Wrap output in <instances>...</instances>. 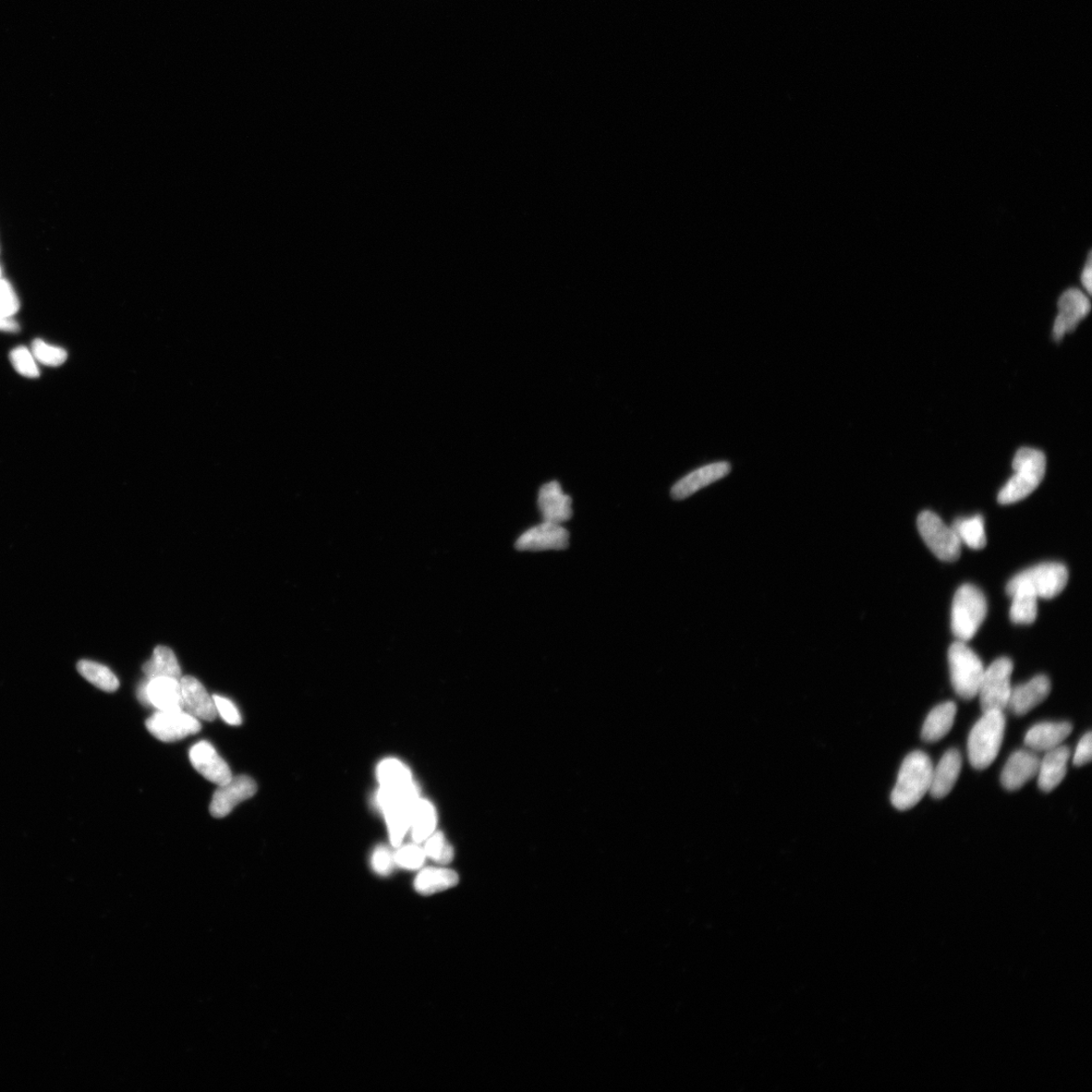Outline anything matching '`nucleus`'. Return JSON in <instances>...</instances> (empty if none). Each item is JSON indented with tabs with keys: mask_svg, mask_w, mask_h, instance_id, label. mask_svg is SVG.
Here are the masks:
<instances>
[{
	"mask_svg": "<svg viewBox=\"0 0 1092 1092\" xmlns=\"http://www.w3.org/2000/svg\"><path fill=\"white\" fill-rule=\"evenodd\" d=\"M1040 758L1034 752L1019 749L1007 760L1001 781L1009 791H1017L1038 775Z\"/></svg>",
	"mask_w": 1092,
	"mask_h": 1092,
	"instance_id": "17",
	"label": "nucleus"
},
{
	"mask_svg": "<svg viewBox=\"0 0 1092 1092\" xmlns=\"http://www.w3.org/2000/svg\"><path fill=\"white\" fill-rule=\"evenodd\" d=\"M31 351L36 361L49 367H59L67 359V352L63 348L48 344L40 339L35 340Z\"/></svg>",
	"mask_w": 1092,
	"mask_h": 1092,
	"instance_id": "32",
	"label": "nucleus"
},
{
	"mask_svg": "<svg viewBox=\"0 0 1092 1092\" xmlns=\"http://www.w3.org/2000/svg\"><path fill=\"white\" fill-rule=\"evenodd\" d=\"M951 682L959 697L975 698L986 669L978 655L964 641L957 640L948 652Z\"/></svg>",
	"mask_w": 1092,
	"mask_h": 1092,
	"instance_id": "5",
	"label": "nucleus"
},
{
	"mask_svg": "<svg viewBox=\"0 0 1092 1092\" xmlns=\"http://www.w3.org/2000/svg\"><path fill=\"white\" fill-rule=\"evenodd\" d=\"M457 874L444 868H428L421 871L415 879V889L422 895H432L455 888L458 883Z\"/></svg>",
	"mask_w": 1092,
	"mask_h": 1092,
	"instance_id": "25",
	"label": "nucleus"
},
{
	"mask_svg": "<svg viewBox=\"0 0 1092 1092\" xmlns=\"http://www.w3.org/2000/svg\"><path fill=\"white\" fill-rule=\"evenodd\" d=\"M371 864L380 875H388L396 864L395 856L386 847H379L372 855Z\"/></svg>",
	"mask_w": 1092,
	"mask_h": 1092,
	"instance_id": "37",
	"label": "nucleus"
},
{
	"mask_svg": "<svg viewBox=\"0 0 1092 1092\" xmlns=\"http://www.w3.org/2000/svg\"><path fill=\"white\" fill-rule=\"evenodd\" d=\"M436 827V811L428 800L418 799L413 808L411 827L412 836L416 843L427 840Z\"/></svg>",
	"mask_w": 1092,
	"mask_h": 1092,
	"instance_id": "28",
	"label": "nucleus"
},
{
	"mask_svg": "<svg viewBox=\"0 0 1092 1092\" xmlns=\"http://www.w3.org/2000/svg\"><path fill=\"white\" fill-rule=\"evenodd\" d=\"M917 528L922 539L934 555L944 562H955L961 555L962 542L952 526L933 512L925 511L917 518Z\"/></svg>",
	"mask_w": 1092,
	"mask_h": 1092,
	"instance_id": "7",
	"label": "nucleus"
},
{
	"mask_svg": "<svg viewBox=\"0 0 1092 1092\" xmlns=\"http://www.w3.org/2000/svg\"><path fill=\"white\" fill-rule=\"evenodd\" d=\"M179 681L184 710L199 721H214L217 716L214 699L199 679L186 676L181 677Z\"/></svg>",
	"mask_w": 1092,
	"mask_h": 1092,
	"instance_id": "16",
	"label": "nucleus"
},
{
	"mask_svg": "<svg viewBox=\"0 0 1092 1092\" xmlns=\"http://www.w3.org/2000/svg\"><path fill=\"white\" fill-rule=\"evenodd\" d=\"M1051 692V682L1047 676L1038 675L1028 683L1012 688L1007 707L1017 716H1023L1034 709L1043 700H1046Z\"/></svg>",
	"mask_w": 1092,
	"mask_h": 1092,
	"instance_id": "18",
	"label": "nucleus"
},
{
	"mask_svg": "<svg viewBox=\"0 0 1092 1092\" xmlns=\"http://www.w3.org/2000/svg\"><path fill=\"white\" fill-rule=\"evenodd\" d=\"M424 852L441 865H447L454 860V848L448 843L442 833H433L425 845Z\"/></svg>",
	"mask_w": 1092,
	"mask_h": 1092,
	"instance_id": "31",
	"label": "nucleus"
},
{
	"mask_svg": "<svg viewBox=\"0 0 1092 1092\" xmlns=\"http://www.w3.org/2000/svg\"><path fill=\"white\" fill-rule=\"evenodd\" d=\"M957 706L948 701L939 704L928 715L922 726L921 738L927 743H936L949 734L954 725Z\"/></svg>",
	"mask_w": 1092,
	"mask_h": 1092,
	"instance_id": "24",
	"label": "nucleus"
},
{
	"mask_svg": "<svg viewBox=\"0 0 1092 1092\" xmlns=\"http://www.w3.org/2000/svg\"><path fill=\"white\" fill-rule=\"evenodd\" d=\"M1059 313L1055 319L1053 337L1061 342L1064 335L1073 332L1091 310L1089 298L1078 288L1064 291L1058 301Z\"/></svg>",
	"mask_w": 1092,
	"mask_h": 1092,
	"instance_id": "10",
	"label": "nucleus"
},
{
	"mask_svg": "<svg viewBox=\"0 0 1092 1092\" xmlns=\"http://www.w3.org/2000/svg\"><path fill=\"white\" fill-rule=\"evenodd\" d=\"M20 308L19 300L10 285L0 279V315L11 317Z\"/></svg>",
	"mask_w": 1092,
	"mask_h": 1092,
	"instance_id": "36",
	"label": "nucleus"
},
{
	"mask_svg": "<svg viewBox=\"0 0 1092 1092\" xmlns=\"http://www.w3.org/2000/svg\"><path fill=\"white\" fill-rule=\"evenodd\" d=\"M952 527L959 539L970 549L979 551L986 548L987 539L985 519L981 515L957 519Z\"/></svg>",
	"mask_w": 1092,
	"mask_h": 1092,
	"instance_id": "27",
	"label": "nucleus"
},
{
	"mask_svg": "<svg viewBox=\"0 0 1092 1092\" xmlns=\"http://www.w3.org/2000/svg\"><path fill=\"white\" fill-rule=\"evenodd\" d=\"M962 768V757L957 749L946 750L938 766L932 769L929 792L933 798L942 799L954 788Z\"/></svg>",
	"mask_w": 1092,
	"mask_h": 1092,
	"instance_id": "21",
	"label": "nucleus"
},
{
	"mask_svg": "<svg viewBox=\"0 0 1092 1092\" xmlns=\"http://www.w3.org/2000/svg\"><path fill=\"white\" fill-rule=\"evenodd\" d=\"M10 361L16 371L26 378L35 379L40 375L36 360L26 347H18L11 351Z\"/></svg>",
	"mask_w": 1092,
	"mask_h": 1092,
	"instance_id": "33",
	"label": "nucleus"
},
{
	"mask_svg": "<svg viewBox=\"0 0 1092 1092\" xmlns=\"http://www.w3.org/2000/svg\"><path fill=\"white\" fill-rule=\"evenodd\" d=\"M987 614L985 595L975 586L965 584L955 594L951 626L958 640L968 641L977 634Z\"/></svg>",
	"mask_w": 1092,
	"mask_h": 1092,
	"instance_id": "4",
	"label": "nucleus"
},
{
	"mask_svg": "<svg viewBox=\"0 0 1092 1092\" xmlns=\"http://www.w3.org/2000/svg\"><path fill=\"white\" fill-rule=\"evenodd\" d=\"M213 699L217 714L225 722L233 726L242 724L241 714L232 701L217 695H214Z\"/></svg>",
	"mask_w": 1092,
	"mask_h": 1092,
	"instance_id": "35",
	"label": "nucleus"
},
{
	"mask_svg": "<svg viewBox=\"0 0 1092 1092\" xmlns=\"http://www.w3.org/2000/svg\"><path fill=\"white\" fill-rule=\"evenodd\" d=\"M148 732L164 743H174L202 730L199 720L185 710L157 711L146 721Z\"/></svg>",
	"mask_w": 1092,
	"mask_h": 1092,
	"instance_id": "8",
	"label": "nucleus"
},
{
	"mask_svg": "<svg viewBox=\"0 0 1092 1092\" xmlns=\"http://www.w3.org/2000/svg\"><path fill=\"white\" fill-rule=\"evenodd\" d=\"M731 470L732 466L726 461L704 466L676 483L671 492L672 497L675 500H684L707 485L723 479Z\"/></svg>",
	"mask_w": 1092,
	"mask_h": 1092,
	"instance_id": "19",
	"label": "nucleus"
},
{
	"mask_svg": "<svg viewBox=\"0 0 1092 1092\" xmlns=\"http://www.w3.org/2000/svg\"><path fill=\"white\" fill-rule=\"evenodd\" d=\"M572 497L565 494L560 483L553 481L542 485L539 493V508L543 521L565 524L573 516Z\"/></svg>",
	"mask_w": 1092,
	"mask_h": 1092,
	"instance_id": "15",
	"label": "nucleus"
},
{
	"mask_svg": "<svg viewBox=\"0 0 1092 1092\" xmlns=\"http://www.w3.org/2000/svg\"><path fill=\"white\" fill-rule=\"evenodd\" d=\"M1068 570L1059 563H1043L1023 570L1011 581L1026 582L1038 598L1053 599L1065 589Z\"/></svg>",
	"mask_w": 1092,
	"mask_h": 1092,
	"instance_id": "9",
	"label": "nucleus"
},
{
	"mask_svg": "<svg viewBox=\"0 0 1092 1092\" xmlns=\"http://www.w3.org/2000/svg\"><path fill=\"white\" fill-rule=\"evenodd\" d=\"M258 792V784L251 777L240 775L232 777L228 783L218 786L215 791L210 805L211 815L215 819H223L230 815L238 805Z\"/></svg>",
	"mask_w": 1092,
	"mask_h": 1092,
	"instance_id": "12",
	"label": "nucleus"
},
{
	"mask_svg": "<svg viewBox=\"0 0 1092 1092\" xmlns=\"http://www.w3.org/2000/svg\"><path fill=\"white\" fill-rule=\"evenodd\" d=\"M1046 465L1045 454L1038 449L1029 447L1019 449L1013 463L1015 475L999 493V503L1014 504L1033 493L1045 477Z\"/></svg>",
	"mask_w": 1092,
	"mask_h": 1092,
	"instance_id": "2",
	"label": "nucleus"
},
{
	"mask_svg": "<svg viewBox=\"0 0 1092 1092\" xmlns=\"http://www.w3.org/2000/svg\"><path fill=\"white\" fill-rule=\"evenodd\" d=\"M78 673L96 688L112 693L119 687V679L107 666L90 660L77 664Z\"/></svg>",
	"mask_w": 1092,
	"mask_h": 1092,
	"instance_id": "29",
	"label": "nucleus"
},
{
	"mask_svg": "<svg viewBox=\"0 0 1092 1092\" xmlns=\"http://www.w3.org/2000/svg\"><path fill=\"white\" fill-rule=\"evenodd\" d=\"M143 671L148 679L181 678V669L175 652L163 646L154 650L152 659L143 665Z\"/></svg>",
	"mask_w": 1092,
	"mask_h": 1092,
	"instance_id": "26",
	"label": "nucleus"
},
{
	"mask_svg": "<svg viewBox=\"0 0 1092 1092\" xmlns=\"http://www.w3.org/2000/svg\"><path fill=\"white\" fill-rule=\"evenodd\" d=\"M1092 758V734L1088 732L1085 734L1077 746L1075 755L1073 758V764L1076 767L1085 766V764L1091 762Z\"/></svg>",
	"mask_w": 1092,
	"mask_h": 1092,
	"instance_id": "38",
	"label": "nucleus"
},
{
	"mask_svg": "<svg viewBox=\"0 0 1092 1092\" xmlns=\"http://www.w3.org/2000/svg\"><path fill=\"white\" fill-rule=\"evenodd\" d=\"M932 763L924 751L916 750L904 759L891 793V804L898 810L916 806L930 791Z\"/></svg>",
	"mask_w": 1092,
	"mask_h": 1092,
	"instance_id": "1",
	"label": "nucleus"
},
{
	"mask_svg": "<svg viewBox=\"0 0 1092 1092\" xmlns=\"http://www.w3.org/2000/svg\"><path fill=\"white\" fill-rule=\"evenodd\" d=\"M1071 756V749L1059 746L1047 751L1040 761L1038 785L1043 792H1051L1065 778L1067 763Z\"/></svg>",
	"mask_w": 1092,
	"mask_h": 1092,
	"instance_id": "22",
	"label": "nucleus"
},
{
	"mask_svg": "<svg viewBox=\"0 0 1092 1092\" xmlns=\"http://www.w3.org/2000/svg\"><path fill=\"white\" fill-rule=\"evenodd\" d=\"M1013 670V661L1004 657L994 661L986 670L978 693L983 712L1003 711L1007 707Z\"/></svg>",
	"mask_w": 1092,
	"mask_h": 1092,
	"instance_id": "6",
	"label": "nucleus"
},
{
	"mask_svg": "<svg viewBox=\"0 0 1092 1092\" xmlns=\"http://www.w3.org/2000/svg\"><path fill=\"white\" fill-rule=\"evenodd\" d=\"M138 698L144 706L158 711L184 710L179 679L172 678L148 679L138 690Z\"/></svg>",
	"mask_w": 1092,
	"mask_h": 1092,
	"instance_id": "11",
	"label": "nucleus"
},
{
	"mask_svg": "<svg viewBox=\"0 0 1092 1092\" xmlns=\"http://www.w3.org/2000/svg\"><path fill=\"white\" fill-rule=\"evenodd\" d=\"M1002 711H988L975 723L968 737V758L976 770L987 769L997 759L1005 731Z\"/></svg>",
	"mask_w": 1092,
	"mask_h": 1092,
	"instance_id": "3",
	"label": "nucleus"
},
{
	"mask_svg": "<svg viewBox=\"0 0 1092 1092\" xmlns=\"http://www.w3.org/2000/svg\"><path fill=\"white\" fill-rule=\"evenodd\" d=\"M19 329L20 326L17 321L11 317H7V315H0V331L17 332Z\"/></svg>",
	"mask_w": 1092,
	"mask_h": 1092,
	"instance_id": "40",
	"label": "nucleus"
},
{
	"mask_svg": "<svg viewBox=\"0 0 1092 1092\" xmlns=\"http://www.w3.org/2000/svg\"><path fill=\"white\" fill-rule=\"evenodd\" d=\"M1006 594L1013 599L1010 617L1015 624H1031L1038 615V596L1026 582L1010 581Z\"/></svg>",
	"mask_w": 1092,
	"mask_h": 1092,
	"instance_id": "20",
	"label": "nucleus"
},
{
	"mask_svg": "<svg viewBox=\"0 0 1092 1092\" xmlns=\"http://www.w3.org/2000/svg\"><path fill=\"white\" fill-rule=\"evenodd\" d=\"M1072 731L1071 722L1038 723L1027 733L1025 745L1037 751H1048L1059 747Z\"/></svg>",
	"mask_w": 1092,
	"mask_h": 1092,
	"instance_id": "23",
	"label": "nucleus"
},
{
	"mask_svg": "<svg viewBox=\"0 0 1092 1092\" xmlns=\"http://www.w3.org/2000/svg\"><path fill=\"white\" fill-rule=\"evenodd\" d=\"M189 760L192 767L203 778L217 786L224 785L232 779L233 775L228 763L217 754L213 745L205 740L191 747Z\"/></svg>",
	"mask_w": 1092,
	"mask_h": 1092,
	"instance_id": "14",
	"label": "nucleus"
},
{
	"mask_svg": "<svg viewBox=\"0 0 1092 1092\" xmlns=\"http://www.w3.org/2000/svg\"><path fill=\"white\" fill-rule=\"evenodd\" d=\"M568 539L569 534L562 525L543 521L522 534L515 546L521 552L560 551L567 548Z\"/></svg>",
	"mask_w": 1092,
	"mask_h": 1092,
	"instance_id": "13",
	"label": "nucleus"
},
{
	"mask_svg": "<svg viewBox=\"0 0 1092 1092\" xmlns=\"http://www.w3.org/2000/svg\"><path fill=\"white\" fill-rule=\"evenodd\" d=\"M1080 279H1082V284H1083V286H1084V287H1085V288L1086 289L1087 293L1090 295V294H1091V290H1092V264H1091V252H1089V253H1088V255H1087V260H1086V262H1085V267H1084V270H1083V273H1082V276H1080Z\"/></svg>",
	"mask_w": 1092,
	"mask_h": 1092,
	"instance_id": "39",
	"label": "nucleus"
},
{
	"mask_svg": "<svg viewBox=\"0 0 1092 1092\" xmlns=\"http://www.w3.org/2000/svg\"><path fill=\"white\" fill-rule=\"evenodd\" d=\"M427 858L424 849L416 845H408L399 848L395 855L396 864L399 867L415 870L420 868Z\"/></svg>",
	"mask_w": 1092,
	"mask_h": 1092,
	"instance_id": "34",
	"label": "nucleus"
},
{
	"mask_svg": "<svg viewBox=\"0 0 1092 1092\" xmlns=\"http://www.w3.org/2000/svg\"><path fill=\"white\" fill-rule=\"evenodd\" d=\"M376 775H378L381 787L398 789L414 784L410 770L402 762L396 759L383 761L379 764Z\"/></svg>",
	"mask_w": 1092,
	"mask_h": 1092,
	"instance_id": "30",
	"label": "nucleus"
}]
</instances>
